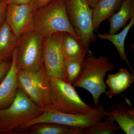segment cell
I'll return each instance as SVG.
<instances>
[{
	"mask_svg": "<svg viewBox=\"0 0 134 134\" xmlns=\"http://www.w3.org/2000/svg\"><path fill=\"white\" fill-rule=\"evenodd\" d=\"M115 65L105 55L96 57L86 55L81 74L73 86L85 89L92 96L95 107L99 104L100 96L106 93L107 86L104 77L108 72L115 69Z\"/></svg>",
	"mask_w": 134,
	"mask_h": 134,
	"instance_id": "cell-1",
	"label": "cell"
},
{
	"mask_svg": "<svg viewBox=\"0 0 134 134\" xmlns=\"http://www.w3.org/2000/svg\"><path fill=\"white\" fill-rule=\"evenodd\" d=\"M32 30L43 37L63 32L70 34L79 39L70 21L65 0H53L45 7L34 12Z\"/></svg>",
	"mask_w": 134,
	"mask_h": 134,
	"instance_id": "cell-2",
	"label": "cell"
},
{
	"mask_svg": "<svg viewBox=\"0 0 134 134\" xmlns=\"http://www.w3.org/2000/svg\"><path fill=\"white\" fill-rule=\"evenodd\" d=\"M44 109L18 88L13 103L0 109V133H12L23 125L42 114Z\"/></svg>",
	"mask_w": 134,
	"mask_h": 134,
	"instance_id": "cell-3",
	"label": "cell"
},
{
	"mask_svg": "<svg viewBox=\"0 0 134 134\" xmlns=\"http://www.w3.org/2000/svg\"><path fill=\"white\" fill-rule=\"evenodd\" d=\"M51 108L59 112L86 114L93 112L92 107L82 100L75 88L62 79L48 77Z\"/></svg>",
	"mask_w": 134,
	"mask_h": 134,
	"instance_id": "cell-4",
	"label": "cell"
},
{
	"mask_svg": "<svg viewBox=\"0 0 134 134\" xmlns=\"http://www.w3.org/2000/svg\"><path fill=\"white\" fill-rule=\"evenodd\" d=\"M107 111L104 105L99 104L93 112L86 114H72L59 112L51 109L44 110L42 114L34 119L26 122L17 131L28 129L42 123H52L75 127H87L101 122L106 119Z\"/></svg>",
	"mask_w": 134,
	"mask_h": 134,
	"instance_id": "cell-5",
	"label": "cell"
},
{
	"mask_svg": "<svg viewBox=\"0 0 134 134\" xmlns=\"http://www.w3.org/2000/svg\"><path fill=\"white\" fill-rule=\"evenodd\" d=\"M16 64L18 70L38 71L43 67V37L33 30L18 38Z\"/></svg>",
	"mask_w": 134,
	"mask_h": 134,
	"instance_id": "cell-6",
	"label": "cell"
},
{
	"mask_svg": "<svg viewBox=\"0 0 134 134\" xmlns=\"http://www.w3.org/2000/svg\"><path fill=\"white\" fill-rule=\"evenodd\" d=\"M70 21L87 54H93L90 46L96 40L92 25V9L86 0H65Z\"/></svg>",
	"mask_w": 134,
	"mask_h": 134,
	"instance_id": "cell-7",
	"label": "cell"
},
{
	"mask_svg": "<svg viewBox=\"0 0 134 134\" xmlns=\"http://www.w3.org/2000/svg\"><path fill=\"white\" fill-rule=\"evenodd\" d=\"M18 87L44 110L50 109L49 79L44 68L38 71L18 70Z\"/></svg>",
	"mask_w": 134,
	"mask_h": 134,
	"instance_id": "cell-8",
	"label": "cell"
},
{
	"mask_svg": "<svg viewBox=\"0 0 134 134\" xmlns=\"http://www.w3.org/2000/svg\"><path fill=\"white\" fill-rule=\"evenodd\" d=\"M64 33L58 32L43 37V63L48 77L66 82L62 47Z\"/></svg>",
	"mask_w": 134,
	"mask_h": 134,
	"instance_id": "cell-9",
	"label": "cell"
},
{
	"mask_svg": "<svg viewBox=\"0 0 134 134\" xmlns=\"http://www.w3.org/2000/svg\"><path fill=\"white\" fill-rule=\"evenodd\" d=\"M34 12L31 2L18 5L8 2L5 22L18 38L26 32L32 30Z\"/></svg>",
	"mask_w": 134,
	"mask_h": 134,
	"instance_id": "cell-10",
	"label": "cell"
},
{
	"mask_svg": "<svg viewBox=\"0 0 134 134\" xmlns=\"http://www.w3.org/2000/svg\"><path fill=\"white\" fill-rule=\"evenodd\" d=\"M106 118L116 122L120 129L126 134H134V108L131 101L125 100L112 106L107 111Z\"/></svg>",
	"mask_w": 134,
	"mask_h": 134,
	"instance_id": "cell-11",
	"label": "cell"
},
{
	"mask_svg": "<svg viewBox=\"0 0 134 134\" xmlns=\"http://www.w3.org/2000/svg\"><path fill=\"white\" fill-rule=\"evenodd\" d=\"M17 48L12 53V60L8 72L0 83V109L9 107L13 103L18 88V72L16 59Z\"/></svg>",
	"mask_w": 134,
	"mask_h": 134,
	"instance_id": "cell-12",
	"label": "cell"
},
{
	"mask_svg": "<svg viewBox=\"0 0 134 134\" xmlns=\"http://www.w3.org/2000/svg\"><path fill=\"white\" fill-rule=\"evenodd\" d=\"M134 81V74L120 68L117 73L107 75L105 83L109 90L106 95L109 99L120 95L130 88Z\"/></svg>",
	"mask_w": 134,
	"mask_h": 134,
	"instance_id": "cell-13",
	"label": "cell"
},
{
	"mask_svg": "<svg viewBox=\"0 0 134 134\" xmlns=\"http://www.w3.org/2000/svg\"><path fill=\"white\" fill-rule=\"evenodd\" d=\"M123 0H99L92 9V25L94 31L100 24L119 9Z\"/></svg>",
	"mask_w": 134,
	"mask_h": 134,
	"instance_id": "cell-14",
	"label": "cell"
},
{
	"mask_svg": "<svg viewBox=\"0 0 134 134\" xmlns=\"http://www.w3.org/2000/svg\"><path fill=\"white\" fill-rule=\"evenodd\" d=\"M134 17V0H123L118 12L109 18L110 29L108 34H115L125 27Z\"/></svg>",
	"mask_w": 134,
	"mask_h": 134,
	"instance_id": "cell-15",
	"label": "cell"
},
{
	"mask_svg": "<svg viewBox=\"0 0 134 134\" xmlns=\"http://www.w3.org/2000/svg\"><path fill=\"white\" fill-rule=\"evenodd\" d=\"M134 24V17H133L130 19L129 23L124 27V29L120 33L113 34L99 33L97 36L99 38L108 40L112 43L117 49L120 58L126 63L133 74H134V70L131 67L125 53V41L130 30Z\"/></svg>",
	"mask_w": 134,
	"mask_h": 134,
	"instance_id": "cell-16",
	"label": "cell"
},
{
	"mask_svg": "<svg viewBox=\"0 0 134 134\" xmlns=\"http://www.w3.org/2000/svg\"><path fill=\"white\" fill-rule=\"evenodd\" d=\"M18 38L8 24L4 22L0 26V59L7 60L17 46Z\"/></svg>",
	"mask_w": 134,
	"mask_h": 134,
	"instance_id": "cell-17",
	"label": "cell"
},
{
	"mask_svg": "<svg viewBox=\"0 0 134 134\" xmlns=\"http://www.w3.org/2000/svg\"><path fill=\"white\" fill-rule=\"evenodd\" d=\"M62 47L65 59H85L87 54L80 39L70 34L64 33Z\"/></svg>",
	"mask_w": 134,
	"mask_h": 134,
	"instance_id": "cell-18",
	"label": "cell"
},
{
	"mask_svg": "<svg viewBox=\"0 0 134 134\" xmlns=\"http://www.w3.org/2000/svg\"><path fill=\"white\" fill-rule=\"evenodd\" d=\"M28 129L27 134H82L83 129L52 123H40Z\"/></svg>",
	"mask_w": 134,
	"mask_h": 134,
	"instance_id": "cell-19",
	"label": "cell"
},
{
	"mask_svg": "<svg viewBox=\"0 0 134 134\" xmlns=\"http://www.w3.org/2000/svg\"><path fill=\"white\" fill-rule=\"evenodd\" d=\"M85 59H65L64 70L67 82L73 85L76 81L81 72Z\"/></svg>",
	"mask_w": 134,
	"mask_h": 134,
	"instance_id": "cell-20",
	"label": "cell"
},
{
	"mask_svg": "<svg viewBox=\"0 0 134 134\" xmlns=\"http://www.w3.org/2000/svg\"><path fill=\"white\" fill-rule=\"evenodd\" d=\"M119 129L114 121L106 118L105 121L83 128L82 134H113Z\"/></svg>",
	"mask_w": 134,
	"mask_h": 134,
	"instance_id": "cell-21",
	"label": "cell"
},
{
	"mask_svg": "<svg viewBox=\"0 0 134 134\" xmlns=\"http://www.w3.org/2000/svg\"><path fill=\"white\" fill-rule=\"evenodd\" d=\"M11 64L7 60L0 59V83L8 72Z\"/></svg>",
	"mask_w": 134,
	"mask_h": 134,
	"instance_id": "cell-22",
	"label": "cell"
},
{
	"mask_svg": "<svg viewBox=\"0 0 134 134\" xmlns=\"http://www.w3.org/2000/svg\"><path fill=\"white\" fill-rule=\"evenodd\" d=\"M8 3V0L0 1V26L3 23V20L6 16Z\"/></svg>",
	"mask_w": 134,
	"mask_h": 134,
	"instance_id": "cell-23",
	"label": "cell"
},
{
	"mask_svg": "<svg viewBox=\"0 0 134 134\" xmlns=\"http://www.w3.org/2000/svg\"><path fill=\"white\" fill-rule=\"evenodd\" d=\"M53 0H32L31 2L34 12L45 7Z\"/></svg>",
	"mask_w": 134,
	"mask_h": 134,
	"instance_id": "cell-24",
	"label": "cell"
},
{
	"mask_svg": "<svg viewBox=\"0 0 134 134\" xmlns=\"http://www.w3.org/2000/svg\"><path fill=\"white\" fill-rule=\"evenodd\" d=\"M32 0H8L9 2H11L16 5H26L30 3Z\"/></svg>",
	"mask_w": 134,
	"mask_h": 134,
	"instance_id": "cell-25",
	"label": "cell"
},
{
	"mask_svg": "<svg viewBox=\"0 0 134 134\" xmlns=\"http://www.w3.org/2000/svg\"><path fill=\"white\" fill-rule=\"evenodd\" d=\"M91 8L93 9L99 0H86Z\"/></svg>",
	"mask_w": 134,
	"mask_h": 134,
	"instance_id": "cell-26",
	"label": "cell"
},
{
	"mask_svg": "<svg viewBox=\"0 0 134 134\" xmlns=\"http://www.w3.org/2000/svg\"><path fill=\"white\" fill-rule=\"evenodd\" d=\"M1 1V0H0V1Z\"/></svg>",
	"mask_w": 134,
	"mask_h": 134,
	"instance_id": "cell-27",
	"label": "cell"
}]
</instances>
